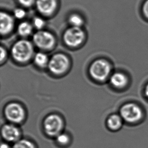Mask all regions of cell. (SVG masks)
<instances>
[{
    "instance_id": "cell-19",
    "label": "cell",
    "mask_w": 148,
    "mask_h": 148,
    "mask_svg": "<svg viewBox=\"0 0 148 148\" xmlns=\"http://www.w3.org/2000/svg\"><path fill=\"white\" fill-rule=\"evenodd\" d=\"M14 16L18 19H22L26 16V11L23 8H17L14 10Z\"/></svg>"
},
{
    "instance_id": "cell-21",
    "label": "cell",
    "mask_w": 148,
    "mask_h": 148,
    "mask_svg": "<svg viewBox=\"0 0 148 148\" xmlns=\"http://www.w3.org/2000/svg\"><path fill=\"white\" fill-rule=\"evenodd\" d=\"M17 2L24 8H30L36 4V0H17Z\"/></svg>"
},
{
    "instance_id": "cell-25",
    "label": "cell",
    "mask_w": 148,
    "mask_h": 148,
    "mask_svg": "<svg viewBox=\"0 0 148 148\" xmlns=\"http://www.w3.org/2000/svg\"><path fill=\"white\" fill-rule=\"evenodd\" d=\"M145 94L146 96L148 98V84L146 88V90H145Z\"/></svg>"
},
{
    "instance_id": "cell-1",
    "label": "cell",
    "mask_w": 148,
    "mask_h": 148,
    "mask_svg": "<svg viewBox=\"0 0 148 148\" xmlns=\"http://www.w3.org/2000/svg\"><path fill=\"white\" fill-rule=\"evenodd\" d=\"M12 55L15 60L19 62H25L30 60L34 54L32 45L27 40H20L12 47Z\"/></svg>"
},
{
    "instance_id": "cell-12",
    "label": "cell",
    "mask_w": 148,
    "mask_h": 148,
    "mask_svg": "<svg viewBox=\"0 0 148 148\" xmlns=\"http://www.w3.org/2000/svg\"><path fill=\"white\" fill-rule=\"evenodd\" d=\"M110 82L113 86L117 88H122L127 83L126 76L121 73H115L110 78Z\"/></svg>"
},
{
    "instance_id": "cell-22",
    "label": "cell",
    "mask_w": 148,
    "mask_h": 148,
    "mask_svg": "<svg viewBox=\"0 0 148 148\" xmlns=\"http://www.w3.org/2000/svg\"><path fill=\"white\" fill-rule=\"evenodd\" d=\"M143 11L145 15L148 18V0H147L145 2L143 7Z\"/></svg>"
},
{
    "instance_id": "cell-2",
    "label": "cell",
    "mask_w": 148,
    "mask_h": 148,
    "mask_svg": "<svg viewBox=\"0 0 148 148\" xmlns=\"http://www.w3.org/2000/svg\"><path fill=\"white\" fill-rule=\"evenodd\" d=\"M111 71L109 63L106 60L99 59L91 64L90 68V75L98 81H104L109 76Z\"/></svg>"
},
{
    "instance_id": "cell-11",
    "label": "cell",
    "mask_w": 148,
    "mask_h": 148,
    "mask_svg": "<svg viewBox=\"0 0 148 148\" xmlns=\"http://www.w3.org/2000/svg\"><path fill=\"white\" fill-rule=\"evenodd\" d=\"M1 27L0 31L2 35H6L12 31L14 25V20L11 15L5 12L0 14Z\"/></svg>"
},
{
    "instance_id": "cell-15",
    "label": "cell",
    "mask_w": 148,
    "mask_h": 148,
    "mask_svg": "<svg viewBox=\"0 0 148 148\" xmlns=\"http://www.w3.org/2000/svg\"><path fill=\"white\" fill-rule=\"evenodd\" d=\"M109 127L112 130H116L120 127L122 124V120L119 116L113 115L110 116L107 121Z\"/></svg>"
},
{
    "instance_id": "cell-14",
    "label": "cell",
    "mask_w": 148,
    "mask_h": 148,
    "mask_svg": "<svg viewBox=\"0 0 148 148\" xmlns=\"http://www.w3.org/2000/svg\"><path fill=\"white\" fill-rule=\"evenodd\" d=\"M17 30L18 34L21 36H27L32 32V26L28 22H22L19 24Z\"/></svg>"
},
{
    "instance_id": "cell-13",
    "label": "cell",
    "mask_w": 148,
    "mask_h": 148,
    "mask_svg": "<svg viewBox=\"0 0 148 148\" xmlns=\"http://www.w3.org/2000/svg\"><path fill=\"white\" fill-rule=\"evenodd\" d=\"M34 62L37 66L44 68L48 65L49 60L46 54L39 52L35 55L34 57Z\"/></svg>"
},
{
    "instance_id": "cell-8",
    "label": "cell",
    "mask_w": 148,
    "mask_h": 148,
    "mask_svg": "<svg viewBox=\"0 0 148 148\" xmlns=\"http://www.w3.org/2000/svg\"><path fill=\"white\" fill-rule=\"evenodd\" d=\"M33 41L38 48L42 50H49L54 46L55 40L50 32L40 30L33 36Z\"/></svg>"
},
{
    "instance_id": "cell-18",
    "label": "cell",
    "mask_w": 148,
    "mask_h": 148,
    "mask_svg": "<svg viewBox=\"0 0 148 148\" xmlns=\"http://www.w3.org/2000/svg\"><path fill=\"white\" fill-rule=\"evenodd\" d=\"M69 140L70 138L69 137V136L66 134L61 133L56 136L57 142L59 144L63 146L68 144L69 142Z\"/></svg>"
},
{
    "instance_id": "cell-9",
    "label": "cell",
    "mask_w": 148,
    "mask_h": 148,
    "mask_svg": "<svg viewBox=\"0 0 148 148\" xmlns=\"http://www.w3.org/2000/svg\"><path fill=\"white\" fill-rule=\"evenodd\" d=\"M35 5L38 12L44 16H49L58 8V0H36Z\"/></svg>"
},
{
    "instance_id": "cell-24",
    "label": "cell",
    "mask_w": 148,
    "mask_h": 148,
    "mask_svg": "<svg viewBox=\"0 0 148 148\" xmlns=\"http://www.w3.org/2000/svg\"><path fill=\"white\" fill-rule=\"evenodd\" d=\"M1 148H11L10 146L5 143H3L1 145Z\"/></svg>"
},
{
    "instance_id": "cell-5",
    "label": "cell",
    "mask_w": 148,
    "mask_h": 148,
    "mask_svg": "<svg viewBox=\"0 0 148 148\" xmlns=\"http://www.w3.org/2000/svg\"><path fill=\"white\" fill-rule=\"evenodd\" d=\"M64 42L69 46L75 47L82 43L84 38V31L80 27L71 26L64 33Z\"/></svg>"
},
{
    "instance_id": "cell-7",
    "label": "cell",
    "mask_w": 148,
    "mask_h": 148,
    "mask_svg": "<svg viewBox=\"0 0 148 148\" xmlns=\"http://www.w3.org/2000/svg\"><path fill=\"white\" fill-rule=\"evenodd\" d=\"M5 115L10 122L18 123L24 120L25 111L20 104L12 103L6 106L5 109Z\"/></svg>"
},
{
    "instance_id": "cell-20",
    "label": "cell",
    "mask_w": 148,
    "mask_h": 148,
    "mask_svg": "<svg viewBox=\"0 0 148 148\" xmlns=\"http://www.w3.org/2000/svg\"><path fill=\"white\" fill-rule=\"evenodd\" d=\"M33 24L36 28L40 29L45 25V21L41 17H36L33 20Z\"/></svg>"
},
{
    "instance_id": "cell-4",
    "label": "cell",
    "mask_w": 148,
    "mask_h": 148,
    "mask_svg": "<svg viewBox=\"0 0 148 148\" xmlns=\"http://www.w3.org/2000/svg\"><path fill=\"white\" fill-rule=\"evenodd\" d=\"M69 65L68 58L64 54L59 53L52 56L48 66L51 72L54 74H60L66 71Z\"/></svg>"
},
{
    "instance_id": "cell-10",
    "label": "cell",
    "mask_w": 148,
    "mask_h": 148,
    "mask_svg": "<svg viewBox=\"0 0 148 148\" xmlns=\"http://www.w3.org/2000/svg\"><path fill=\"white\" fill-rule=\"evenodd\" d=\"M2 135L5 140L15 143L19 140L21 136L19 129L13 124L4 125L2 129Z\"/></svg>"
},
{
    "instance_id": "cell-3",
    "label": "cell",
    "mask_w": 148,
    "mask_h": 148,
    "mask_svg": "<svg viewBox=\"0 0 148 148\" xmlns=\"http://www.w3.org/2000/svg\"><path fill=\"white\" fill-rule=\"evenodd\" d=\"M63 126L62 118L56 114H51L45 119L44 127L47 134L57 136L61 134Z\"/></svg>"
},
{
    "instance_id": "cell-6",
    "label": "cell",
    "mask_w": 148,
    "mask_h": 148,
    "mask_svg": "<svg viewBox=\"0 0 148 148\" xmlns=\"http://www.w3.org/2000/svg\"><path fill=\"white\" fill-rule=\"evenodd\" d=\"M120 114L124 120L133 123L140 120L142 117V111L136 104L129 103L122 106L120 110Z\"/></svg>"
},
{
    "instance_id": "cell-16",
    "label": "cell",
    "mask_w": 148,
    "mask_h": 148,
    "mask_svg": "<svg viewBox=\"0 0 148 148\" xmlns=\"http://www.w3.org/2000/svg\"><path fill=\"white\" fill-rule=\"evenodd\" d=\"M68 21L72 27H80L84 22L82 17L76 13L71 14L68 18Z\"/></svg>"
},
{
    "instance_id": "cell-17",
    "label": "cell",
    "mask_w": 148,
    "mask_h": 148,
    "mask_svg": "<svg viewBox=\"0 0 148 148\" xmlns=\"http://www.w3.org/2000/svg\"><path fill=\"white\" fill-rule=\"evenodd\" d=\"M12 148H36L32 142L27 140H19L15 143Z\"/></svg>"
},
{
    "instance_id": "cell-23",
    "label": "cell",
    "mask_w": 148,
    "mask_h": 148,
    "mask_svg": "<svg viewBox=\"0 0 148 148\" xmlns=\"http://www.w3.org/2000/svg\"><path fill=\"white\" fill-rule=\"evenodd\" d=\"M6 57V52L4 49L1 48V62H2Z\"/></svg>"
}]
</instances>
